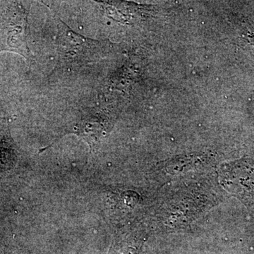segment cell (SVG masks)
I'll return each instance as SVG.
<instances>
[{"mask_svg":"<svg viewBox=\"0 0 254 254\" xmlns=\"http://www.w3.org/2000/svg\"><path fill=\"white\" fill-rule=\"evenodd\" d=\"M59 26L58 49L62 59L74 63L86 58L90 50L95 48V42L71 31L63 23Z\"/></svg>","mask_w":254,"mask_h":254,"instance_id":"1","label":"cell"},{"mask_svg":"<svg viewBox=\"0 0 254 254\" xmlns=\"http://www.w3.org/2000/svg\"><path fill=\"white\" fill-rule=\"evenodd\" d=\"M138 243L134 240L116 242L112 247L109 254H136Z\"/></svg>","mask_w":254,"mask_h":254,"instance_id":"2","label":"cell"},{"mask_svg":"<svg viewBox=\"0 0 254 254\" xmlns=\"http://www.w3.org/2000/svg\"><path fill=\"white\" fill-rule=\"evenodd\" d=\"M245 48H247V50L250 52V54L254 58V36L246 42Z\"/></svg>","mask_w":254,"mask_h":254,"instance_id":"3","label":"cell"}]
</instances>
